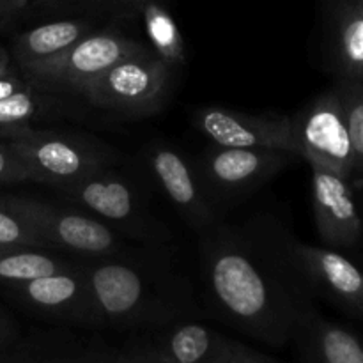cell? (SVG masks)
I'll return each mask as SVG.
<instances>
[{
	"mask_svg": "<svg viewBox=\"0 0 363 363\" xmlns=\"http://www.w3.org/2000/svg\"><path fill=\"white\" fill-rule=\"evenodd\" d=\"M144 21L151 52L172 69L186 64L184 39L176 20L162 0H140L135 7Z\"/></svg>",
	"mask_w": 363,
	"mask_h": 363,
	"instance_id": "d6986e66",
	"label": "cell"
},
{
	"mask_svg": "<svg viewBox=\"0 0 363 363\" xmlns=\"http://www.w3.org/2000/svg\"><path fill=\"white\" fill-rule=\"evenodd\" d=\"M330 53L337 80L363 82V11L357 0L333 4Z\"/></svg>",
	"mask_w": 363,
	"mask_h": 363,
	"instance_id": "e0dca14e",
	"label": "cell"
},
{
	"mask_svg": "<svg viewBox=\"0 0 363 363\" xmlns=\"http://www.w3.org/2000/svg\"><path fill=\"white\" fill-rule=\"evenodd\" d=\"M34 247L52 248L34 233L27 220L14 209L9 195H0V248Z\"/></svg>",
	"mask_w": 363,
	"mask_h": 363,
	"instance_id": "603a6c76",
	"label": "cell"
},
{
	"mask_svg": "<svg viewBox=\"0 0 363 363\" xmlns=\"http://www.w3.org/2000/svg\"><path fill=\"white\" fill-rule=\"evenodd\" d=\"M45 110V96L34 84L9 98L0 99V135L7 137L13 131L28 126V123L34 117L41 116Z\"/></svg>",
	"mask_w": 363,
	"mask_h": 363,
	"instance_id": "7402d4cb",
	"label": "cell"
},
{
	"mask_svg": "<svg viewBox=\"0 0 363 363\" xmlns=\"http://www.w3.org/2000/svg\"><path fill=\"white\" fill-rule=\"evenodd\" d=\"M138 347L162 363H247V346L194 321L156 328Z\"/></svg>",
	"mask_w": 363,
	"mask_h": 363,
	"instance_id": "4fadbf2b",
	"label": "cell"
},
{
	"mask_svg": "<svg viewBox=\"0 0 363 363\" xmlns=\"http://www.w3.org/2000/svg\"><path fill=\"white\" fill-rule=\"evenodd\" d=\"M140 0H39V6L46 9H74V7H123V9L135 11Z\"/></svg>",
	"mask_w": 363,
	"mask_h": 363,
	"instance_id": "484cf974",
	"label": "cell"
},
{
	"mask_svg": "<svg viewBox=\"0 0 363 363\" xmlns=\"http://www.w3.org/2000/svg\"><path fill=\"white\" fill-rule=\"evenodd\" d=\"M170 80L172 67L149 50L116 62L78 96L106 112L144 117L165 105Z\"/></svg>",
	"mask_w": 363,
	"mask_h": 363,
	"instance_id": "5b68a950",
	"label": "cell"
},
{
	"mask_svg": "<svg viewBox=\"0 0 363 363\" xmlns=\"http://www.w3.org/2000/svg\"><path fill=\"white\" fill-rule=\"evenodd\" d=\"M30 363H110L106 350L96 347H46L20 351Z\"/></svg>",
	"mask_w": 363,
	"mask_h": 363,
	"instance_id": "cb8c5ba5",
	"label": "cell"
},
{
	"mask_svg": "<svg viewBox=\"0 0 363 363\" xmlns=\"http://www.w3.org/2000/svg\"><path fill=\"white\" fill-rule=\"evenodd\" d=\"M20 339V326L13 315L0 305V353L18 350Z\"/></svg>",
	"mask_w": 363,
	"mask_h": 363,
	"instance_id": "4316f807",
	"label": "cell"
},
{
	"mask_svg": "<svg viewBox=\"0 0 363 363\" xmlns=\"http://www.w3.org/2000/svg\"><path fill=\"white\" fill-rule=\"evenodd\" d=\"M28 85H30V82H28L27 78L16 77L13 71L7 74H2V77H0V99L9 98V96H13V94H16V92L27 89Z\"/></svg>",
	"mask_w": 363,
	"mask_h": 363,
	"instance_id": "f1b7e54d",
	"label": "cell"
},
{
	"mask_svg": "<svg viewBox=\"0 0 363 363\" xmlns=\"http://www.w3.org/2000/svg\"><path fill=\"white\" fill-rule=\"evenodd\" d=\"M202 236V272L209 305L240 332L268 346L293 340L308 307V293L272 252H262L236 230L216 223Z\"/></svg>",
	"mask_w": 363,
	"mask_h": 363,
	"instance_id": "6da1fadb",
	"label": "cell"
},
{
	"mask_svg": "<svg viewBox=\"0 0 363 363\" xmlns=\"http://www.w3.org/2000/svg\"><path fill=\"white\" fill-rule=\"evenodd\" d=\"M0 363H30L20 351L13 350V351H4L0 353Z\"/></svg>",
	"mask_w": 363,
	"mask_h": 363,
	"instance_id": "1f68e13d",
	"label": "cell"
},
{
	"mask_svg": "<svg viewBox=\"0 0 363 363\" xmlns=\"http://www.w3.org/2000/svg\"><path fill=\"white\" fill-rule=\"evenodd\" d=\"M357 2H358V6H360L362 11H363V0H357Z\"/></svg>",
	"mask_w": 363,
	"mask_h": 363,
	"instance_id": "836d02e7",
	"label": "cell"
},
{
	"mask_svg": "<svg viewBox=\"0 0 363 363\" xmlns=\"http://www.w3.org/2000/svg\"><path fill=\"white\" fill-rule=\"evenodd\" d=\"M194 126L211 144L223 147L277 149L300 156L294 145L289 116L204 106L194 113Z\"/></svg>",
	"mask_w": 363,
	"mask_h": 363,
	"instance_id": "8fae6325",
	"label": "cell"
},
{
	"mask_svg": "<svg viewBox=\"0 0 363 363\" xmlns=\"http://www.w3.org/2000/svg\"><path fill=\"white\" fill-rule=\"evenodd\" d=\"M140 41L117 30H92L67 50L21 67L25 78L43 91L80 92L106 69L130 55L149 52Z\"/></svg>",
	"mask_w": 363,
	"mask_h": 363,
	"instance_id": "52a82bcc",
	"label": "cell"
},
{
	"mask_svg": "<svg viewBox=\"0 0 363 363\" xmlns=\"http://www.w3.org/2000/svg\"><path fill=\"white\" fill-rule=\"evenodd\" d=\"M346 112L351 147H353V181H363V82L337 80Z\"/></svg>",
	"mask_w": 363,
	"mask_h": 363,
	"instance_id": "44dd1931",
	"label": "cell"
},
{
	"mask_svg": "<svg viewBox=\"0 0 363 363\" xmlns=\"http://www.w3.org/2000/svg\"><path fill=\"white\" fill-rule=\"evenodd\" d=\"M91 32L92 23L82 18L38 25L14 39L13 57L20 67L28 66V64L59 55Z\"/></svg>",
	"mask_w": 363,
	"mask_h": 363,
	"instance_id": "ac0fdd59",
	"label": "cell"
},
{
	"mask_svg": "<svg viewBox=\"0 0 363 363\" xmlns=\"http://www.w3.org/2000/svg\"><path fill=\"white\" fill-rule=\"evenodd\" d=\"M89 328L156 330L197 312L176 280L162 279L135 257H89Z\"/></svg>",
	"mask_w": 363,
	"mask_h": 363,
	"instance_id": "7a4b0ae2",
	"label": "cell"
},
{
	"mask_svg": "<svg viewBox=\"0 0 363 363\" xmlns=\"http://www.w3.org/2000/svg\"><path fill=\"white\" fill-rule=\"evenodd\" d=\"M245 362L247 363H280L277 358L261 353V351L254 350V347H248V346H247V354H245Z\"/></svg>",
	"mask_w": 363,
	"mask_h": 363,
	"instance_id": "4dcf8cb0",
	"label": "cell"
},
{
	"mask_svg": "<svg viewBox=\"0 0 363 363\" xmlns=\"http://www.w3.org/2000/svg\"><path fill=\"white\" fill-rule=\"evenodd\" d=\"M18 183H32V177L28 167L6 138L0 142V184Z\"/></svg>",
	"mask_w": 363,
	"mask_h": 363,
	"instance_id": "d4e9b609",
	"label": "cell"
},
{
	"mask_svg": "<svg viewBox=\"0 0 363 363\" xmlns=\"http://www.w3.org/2000/svg\"><path fill=\"white\" fill-rule=\"evenodd\" d=\"M77 262L52 254L48 248H0V287H13L73 268Z\"/></svg>",
	"mask_w": 363,
	"mask_h": 363,
	"instance_id": "ffe728a7",
	"label": "cell"
},
{
	"mask_svg": "<svg viewBox=\"0 0 363 363\" xmlns=\"http://www.w3.org/2000/svg\"><path fill=\"white\" fill-rule=\"evenodd\" d=\"M9 197L21 218L52 250L73 252L84 257H135L121 234L103 220L35 199Z\"/></svg>",
	"mask_w": 363,
	"mask_h": 363,
	"instance_id": "ba28073f",
	"label": "cell"
},
{
	"mask_svg": "<svg viewBox=\"0 0 363 363\" xmlns=\"http://www.w3.org/2000/svg\"><path fill=\"white\" fill-rule=\"evenodd\" d=\"M55 191L135 240L149 243L169 240V230L149 213L135 184L110 165Z\"/></svg>",
	"mask_w": 363,
	"mask_h": 363,
	"instance_id": "8992f818",
	"label": "cell"
},
{
	"mask_svg": "<svg viewBox=\"0 0 363 363\" xmlns=\"http://www.w3.org/2000/svg\"><path fill=\"white\" fill-rule=\"evenodd\" d=\"M312 170V208L319 240L335 250L363 245V204L353 181L323 167Z\"/></svg>",
	"mask_w": 363,
	"mask_h": 363,
	"instance_id": "7c38bea8",
	"label": "cell"
},
{
	"mask_svg": "<svg viewBox=\"0 0 363 363\" xmlns=\"http://www.w3.org/2000/svg\"><path fill=\"white\" fill-rule=\"evenodd\" d=\"M300 363H363V340L350 328L308 307L293 340Z\"/></svg>",
	"mask_w": 363,
	"mask_h": 363,
	"instance_id": "2e32d148",
	"label": "cell"
},
{
	"mask_svg": "<svg viewBox=\"0 0 363 363\" xmlns=\"http://www.w3.org/2000/svg\"><path fill=\"white\" fill-rule=\"evenodd\" d=\"M11 55L4 48H0V77L11 73Z\"/></svg>",
	"mask_w": 363,
	"mask_h": 363,
	"instance_id": "d6a6232c",
	"label": "cell"
},
{
	"mask_svg": "<svg viewBox=\"0 0 363 363\" xmlns=\"http://www.w3.org/2000/svg\"><path fill=\"white\" fill-rule=\"evenodd\" d=\"M6 291L21 307L38 318L66 325L89 326L91 298L82 262L64 272L7 287Z\"/></svg>",
	"mask_w": 363,
	"mask_h": 363,
	"instance_id": "9a60e30c",
	"label": "cell"
},
{
	"mask_svg": "<svg viewBox=\"0 0 363 363\" xmlns=\"http://www.w3.org/2000/svg\"><path fill=\"white\" fill-rule=\"evenodd\" d=\"M298 160L300 156L277 149L211 144L201 155L195 170L211 201H236L261 188Z\"/></svg>",
	"mask_w": 363,
	"mask_h": 363,
	"instance_id": "30bf717a",
	"label": "cell"
},
{
	"mask_svg": "<svg viewBox=\"0 0 363 363\" xmlns=\"http://www.w3.org/2000/svg\"><path fill=\"white\" fill-rule=\"evenodd\" d=\"M39 4V0H34ZM28 0H0V23H7L25 11Z\"/></svg>",
	"mask_w": 363,
	"mask_h": 363,
	"instance_id": "f546056e",
	"label": "cell"
},
{
	"mask_svg": "<svg viewBox=\"0 0 363 363\" xmlns=\"http://www.w3.org/2000/svg\"><path fill=\"white\" fill-rule=\"evenodd\" d=\"M272 250L307 293L363 323V266L344 252L303 243L279 230L272 236Z\"/></svg>",
	"mask_w": 363,
	"mask_h": 363,
	"instance_id": "3957f363",
	"label": "cell"
},
{
	"mask_svg": "<svg viewBox=\"0 0 363 363\" xmlns=\"http://www.w3.org/2000/svg\"><path fill=\"white\" fill-rule=\"evenodd\" d=\"M144 156L156 184L191 229L204 234L218 223L215 206L206 195L197 170L179 151L167 144H151Z\"/></svg>",
	"mask_w": 363,
	"mask_h": 363,
	"instance_id": "5bb4252c",
	"label": "cell"
},
{
	"mask_svg": "<svg viewBox=\"0 0 363 363\" xmlns=\"http://www.w3.org/2000/svg\"><path fill=\"white\" fill-rule=\"evenodd\" d=\"M106 353H108L110 363H162L138 346L128 347V350H106Z\"/></svg>",
	"mask_w": 363,
	"mask_h": 363,
	"instance_id": "83f0119b",
	"label": "cell"
},
{
	"mask_svg": "<svg viewBox=\"0 0 363 363\" xmlns=\"http://www.w3.org/2000/svg\"><path fill=\"white\" fill-rule=\"evenodd\" d=\"M4 138L28 167L32 183L48 184L53 190L77 183L116 160V152L105 144L78 135L25 126Z\"/></svg>",
	"mask_w": 363,
	"mask_h": 363,
	"instance_id": "277c9868",
	"label": "cell"
},
{
	"mask_svg": "<svg viewBox=\"0 0 363 363\" xmlns=\"http://www.w3.org/2000/svg\"><path fill=\"white\" fill-rule=\"evenodd\" d=\"M291 124L298 155L308 167H323L353 181V147L335 85L291 117Z\"/></svg>",
	"mask_w": 363,
	"mask_h": 363,
	"instance_id": "9c48e42d",
	"label": "cell"
}]
</instances>
